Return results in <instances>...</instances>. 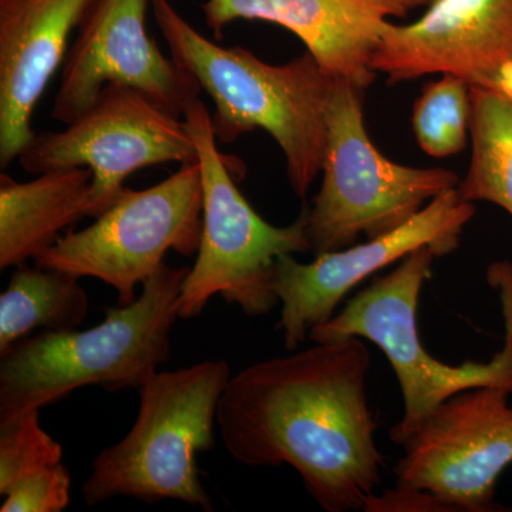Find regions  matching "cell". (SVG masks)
<instances>
[{"label": "cell", "mask_w": 512, "mask_h": 512, "mask_svg": "<svg viewBox=\"0 0 512 512\" xmlns=\"http://www.w3.org/2000/svg\"><path fill=\"white\" fill-rule=\"evenodd\" d=\"M202 234L200 163L181 164L147 190L124 188L116 202L83 231L67 232L36 259L40 268L96 278L117 293V306L138 298L168 251L197 254Z\"/></svg>", "instance_id": "ba28073f"}, {"label": "cell", "mask_w": 512, "mask_h": 512, "mask_svg": "<svg viewBox=\"0 0 512 512\" xmlns=\"http://www.w3.org/2000/svg\"><path fill=\"white\" fill-rule=\"evenodd\" d=\"M231 377L225 360L154 373L138 389L140 409L127 436L94 458L82 487L84 503L170 498L214 511L197 454L214 448L218 406Z\"/></svg>", "instance_id": "5b68a950"}, {"label": "cell", "mask_w": 512, "mask_h": 512, "mask_svg": "<svg viewBox=\"0 0 512 512\" xmlns=\"http://www.w3.org/2000/svg\"><path fill=\"white\" fill-rule=\"evenodd\" d=\"M366 512H444L447 505L429 491L396 485L383 495H373L367 501Z\"/></svg>", "instance_id": "7402d4cb"}, {"label": "cell", "mask_w": 512, "mask_h": 512, "mask_svg": "<svg viewBox=\"0 0 512 512\" xmlns=\"http://www.w3.org/2000/svg\"><path fill=\"white\" fill-rule=\"evenodd\" d=\"M473 101L471 87L464 80L443 74L424 87L414 104L413 130L417 143L431 157L460 153L471 133Z\"/></svg>", "instance_id": "d6986e66"}, {"label": "cell", "mask_w": 512, "mask_h": 512, "mask_svg": "<svg viewBox=\"0 0 512 512\" xmlns=\"http://www.w3.org/2000/svg\"><path fill=\"white\" fill-rule=\"evenodd\" d=\"M430 0H402L404 6L407 9L421 8V6H427Z\"/></svg>", "instance_id": "603a6c76"}, {"label": "cell", "mask_w": 512, "mask_h": 512, "mask_svg": "<svg viewBox=\"0 0 512 512\" xmlns=\"http://www.w3.org/2000/svg\"><path fill=\"white\" fill-rule=\"evenodd\" d=\"M208 28L220 39L235 20H264L293 33L326 72L367 89L373 57L392 18L409 9L402 0H207Z\"/></svg>", "instance_id": "5bb4252c"}, {"label": "cell", "mask_w": 512, "mask_h": 512, "mask_svg": "<svg viewBox=\"0 0 512 512\" xmlns=\"http://www.w3.org/2000/svg\"><path fill=\"white\" fill-rule=\"evenodd\" d=\"M190 268L163 265L127 306L92 329L43 330L0 355V419L42 409L84 386L140 389L171 355Z\"/></svg>", "instance_id": "3957f363"}, {"label": "cell", "mask_w": 512, "mask_h": 512, "mask_svg": "<svg viewBox=\"0 0 512 512\" xmlns=\"http://www.w3.org/2000/svg\"><path fill=\"white\" fill-rule=\"evenodd\" d=\"M92 180L87 167L49 171L28 183L0 175V269L36 261L63 229L92 217Z\"/></svg>", "instance_id": "2e32d148"}, {"label": "cell", "mask_w": 512, "mask_h": 512, "mask_svg": "<svg viewBox=\"0 0 512 512\" xmlns=\"http://www.w3.org/2000/svg\"><path fill=\"white\" fill-rule=\"evenodd\" d=\"M373 69L393 84L450 74L512 100V0H430L416 22L387 25Z\"/></svg>", "instance_id": "4fadbf2b"}, {"label": "cell", "mask_w": 512, "mask_h": 512, "mask_svg": "<svg viewBox=\"0 0 512 512\" xmlns=\"http://www.w3.org/2000/svg\"><path fill=\"white\" fill-rule=\"evenodd\" d=\"M63 131L36 133L18 161L30 174L87 167L92 218L116 202L141 168L197 161L187 124L130 87L107 84L89 110Z\"/></svg>", "instance_id": "9c48e42d"}, {"label": "cell", "mask_w": 512, "mask_h": 512, "mask_svg": "<svg viewBox=\"0 0 512 512\" xmlns=\"http://www.w3.org/2000/svg\"><path fill=\"white\" fill-rule=\"evenodd\" d=\"M365 89L336 77L328 107L323 180L309 208L313 254L339 251L389 234L416 217L427 202L457 188L446 168L407 167L380 153L363 114Z\"/></svg>", "instance_id": "52a82bcc"}, {"label": "cell", "mask_w": 512, "mask_h": 512, "mask_svg": "<svg viewBox=\"0 0 512 512\" xmlns=\"http://www.w3.org/2000/svg\"><path fill=\"white\" fill-rule=\"evenodd\" d=\"M510 394L471 387L437 406L404 441L397 484L429 491L450 511H497L498 478L512 464Z\"/></svg>", "instance_id": "30bf717a"}, {"label": "cell", "mask_w": 512, "mask_h": 512, "mask_svg": "<svg viewBox=\"0 0 512 512\" xmlns=\"http://www.w3.org/2000/svg\"><path fill=\"white\" fill-rule=\"evenodd\" d=\"M96 0H0V165L35 137L32 116Z\"/></svg>", "instance_id": "9a60e30c"}, {"label": "cell", "mask_w": 512, "mask_h": 512, "mask_svg": "<svg viewBox=\"0 0 512 512\" xmlns=\"http://www.w3.org/2000/svg\"><path fill=\"white\" fill-rule=\"evenodd\" d=\"M72 478L64 463L37 471L10 488L2 512H62L70 503Z\"/></svg>", "instance_id": "44dd1931"}, {"label": "cell", "mask_w": 512, "mask_h": 512, "mask_svg": "<svg viewBox=\"0 0 512 512\" xmlns=\"http://www.w3.org/2000/svg\"><path fill=\"white\" fill-rule=\"evenodd\" d=\"M476 214L473 202L463 200L457 188L431 200L409 222L389 234L367 239L339 251L316 255L302 264L292 254L276 259L272 289L282 303L276 329L284 332L285 346L295 350L316 326L336 315L343 299L357 285L420 248L440 256L460 245L461 235Z\"/></svg>", "instance_id": "8fae6325"}, {"label": "cell", "mask_w": 512, "mask_h": 512, "mask_svg": "<svg viewBox=\"0 0 512 512\" xmlns=\"http://www.w3.org/2000/svg\"><path fill=\"white\" fill-rule=\"evenodd\" d=\"M362 338L315 342L229 380L217 424L229 456L249 467L291 466L326 512L365 511L384 457L367 402Z\"/></svg>", "instance_id": "6da1fadb"}, {"label": "cell", "mask_w": 512, "mask_h": 512, "mask_svg": "<svg viewBox=\"0 0 512 512\" xmlns=\"http://www.w3.org/2000/svg\"><path fill=\"white\" fill-rule=\"evenodd\" d=\"M80 278L56 269L18 266L0 296V355L36 329L73 330L89 313Z\"/></svg>", "instance_id": "e0dca14e"}, {"label": "cell", "mask_w": 512, "mask_h": 512, "mask_svg": "<svg viewBox=\"0 0 512 512\" xmlns=\"http://www.w3.org/2000/svg\"><path fill=\"white\" fill-rule=\"evenodd\" d=\"M150 3L171 57L214 101L217 140L231 144L258 128L266 131L284 151L293 192L305 200L322 173L336 77L308 50L291 62L269 64L244 47L207 39L170 0Z\"/></svg>", "instance_id": "7a4b0ae2"}, {"label": "cell", "mask_w": 512, "mask_h": 512, "mask_svg": "<svg viewBox=\"0 0 512 512\" xmlns=\"http://www.w3.org/2000/svg\"><path fill=\"white\" fill-rule=\"evenodd\" d=\"M470 167L457 191L468 202H493L512 215V100L471 89Z\"/></svg>", "instance_id": "ac0fdd59"}, {"label": "cell", "mask_w": 512, "mask_h": 512, "mask_svg": "<svg viewBox=\"0 0 512 512\" xmlns=\"http://www.w3.org/2000/svg\"><path fill=\"white\" fill-rule=\"evenodd\" d=\"M150 0H96L64 59L52 117L73 123L93 106L107 84L130 87L174 116L201 89L148 35Z\"/></svg>", "instance_id": "7c38bea8"}, {"label": "cell", "mask_w": 512, "mask_h": 512, "mask_svg": "<svg viewBox=\"0 0 512 512\" xmlns=\"http://www.w3.org/2000/svg\"><path fill=\"white\" fill-rule=\"evenodd\" d=\"M184 121L197 148L202 177V234L195 264L185 278L178 315L192 319L221 295L247 316H265L278 305L272 272L282 255L312 251L309 208L288 227H275L239 191L217 146L210 110L200 97L185 107Z\"/></svg>", "instance_id": "8992f818"}, {"label": "cell", "mask_w": 512, "mask_h": 512, "mask_svg": "<svg viewBox=\"0 0 512 512\" xmlns=\"http://www.w3.org/2000/svg\"><path fill=\"white\" fill-rule=\"evenodd\" d=\"M436 258L430 248L417 249L309 333L313 342L356 336L375 343L386 355L402 389L403 416L389 433L390 441L399 446L454 394L480 386L503 387L512 393V265L498 262L488 269V282L500 293L503 305V349L490 362L467 360L450 366L421 345L417 320L421 289Z\"/></svg>", "instance_id": "277c9868"}, {"label": "cell", "mask_w": 512, "mask_h": 512, "mask_svg": "<svg viewBox=\"0 0 512 512\" xmlns=\"http://www.w3.org/2000/svg\"><path fill=\"white\" fill-rule=\"evenodd\" d=\"M40 409L0 419V494L20 480L63 463V447L43 430Z\"/></svg>", "instance_id": "ffe728a7"}]
</instances>
